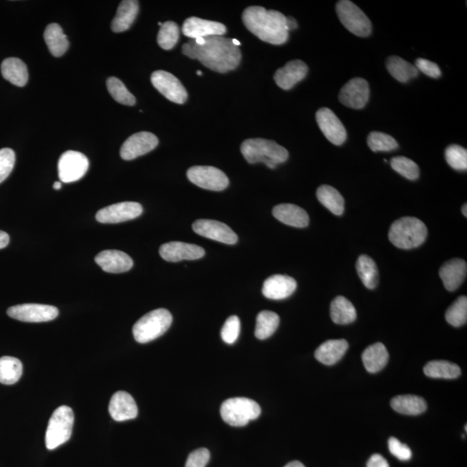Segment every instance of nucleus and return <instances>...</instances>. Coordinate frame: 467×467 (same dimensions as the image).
I'll list each match as a JSON object with an SVG mask.
<instances>
[{
  "label": "nucleus",
  "instance_id": "nucleus-1",
  "mask_svg": "<svg viewBox=\"0 0 467 467\" xmlns=\"http://www.w3.org/2000/svg\"><path fill=\"white\" fill-rule=\"evenodd\" d=\"M182 51L184 55L198 60L210 70L219 73L236 70L242 58L239 47L233 44L232 39L223 36L205 37L201 44L191 40L183 45Z\"/></svg>",
  "mask_w": 467,
  "mask_h": 467
},
{
  "label": "nucleus",
  "instance_id": "nucleus-2",
  "mask_svg": "<svg viewBox=\"0 0 467 467\" xmlns=\"http://www.w3.org/2000/svg\"><path fill=\"white\" fill-rule=\"evenodd\" d=\"M243 21L248 31L266 43L281 45L288 40L287 17L280 11L250 6L243 11Z\"/></svg>",
  "mask_w": 467,
  "mask_h": 467
},
{
  "label": "nucleus",
  "instance_id": "nucleus-3",
  "mask_svg": "<svg viewBox=\"0 0 467 467\" xmlns=\"http://www.w3.org/2000/svg\"><path fill=\"white\" fill-rule=\"evenodd\" d=\"M245 160L250 164L263 163L270 169L288 160V150L276 141L264 139H250L241 146Z\"/></svg>",
  "mask_w": 467,
  "mask_h": 467
},
{
  "label": "nucleus",
  "instance_id": "nucleus-4",
  "mask_svg": "<svg viewBox=\"0 0 467 467\" xmlns=\"http://www.w3.org/2000/svg\"><path fill=\"white\" fill-rule=\"evenodd\" d=\"M427 236V227L423 221L416 217H406L395 221L389 231L390 242L402 250H411L421 246Z\"/></svg>",
  "mask_w": 467,
  "mask_h": 467
},
{
  "label": "nucleus",
  "instance_id": "nucleus-5",
  "mask_svg": "<svg viewBox=\"0 0 467 467\" xmlns=\"http://www.w3.org/2000/svg\"><path fill=\"white\" fill-rule=\"evenodd\" d=\"M172 323L171 312L160 308L148 312L134 324L133 333L139 344H146L167 333Z\"/></svg>",
  "mask_w": 467,
  "mask_h": 467
},
{
  "label": "nucleus",
  "instance_id": "nucleus-6",
  "mask_svg": "<svg viewBox=\"0 0 467 467\" xmlns=\"http://www.w3.org/2000/svg\"><path fill=\"white\" fill-rule=\"evenodd\" d=\"M74 426V412L68 406L56 409L49 421L45 445L47 449L54 450L70 439Z\"/></svg>",
  "mask_w": 467,
  "mask_h": 467
},
{
  "label": "nucleus",
  "instance_id": "nucleus-7",
  "mask_svg": "<svg viewBox=\"0 0 467 467\" xmlns=\"http://www.w3.org/2000/svg\"><path fill=\"white\" fill-rule=\"evenodd\" d=\"M221 416L226 423L233 427H243L261 414L257 402L245 397L228 399L221 406Z\"/></svg>",
  "mask_w": 467,
  "mask_h": 467
},
{
  "label": "nucleus",
  "instance_id": "nucleus-8",
  "mask_svg": "<svg viewBox=\"0 0 467 467\" xmlns=\"http://www.w3.org/2000/svg\"><path fill=\"white\" fill-rule=\"evenodd\" d=\"M336 13L343 25L354 35L360 37L371 35V22L355 4L349 0H341L337 3Z\"/></svg>",
  "mask_w": 467,
  "mask_h": 467
},
{
  "label": "nucleus",
  "instance_id": "nucleus-9",
  "mask_svg": "<svg viewBox=\"0 0 467 467\" xmlns=\"http://www.w3.org/2000/svg\"><path fill=\"white\" fill-rule=\"evenodd\" d=\"M89 167V162L84 153L77 151H67L58 161V175L63 183H73L84 178Z\"/></svg>",
  "mask_w": 467,
  "mask_h": 467
},
{
  "label": "nucleus",
  "instance_id": "nucleus-10",
  "mask_svg": "<svg viewBox=\"0 0 467 467\" xmlns=\"http://www.w3.org/2000/svg\"><path fill=\"white\" fill-rule=\"evenodd\" d=\"M187 177L192 184L205 190L224 191L229 184L225 173L213 167L198 165L191 167L187 172Z\"/></svg>",
  "mask_w": 467,
  "mask_h": 467
},
{
  "label": "nucleus",
  "instance_id": "nucleus-11",
  "mask_svg": "<svg viewBox=\"0 0 467 467\" xmlns=\"http://www.w3.org/2000/svg\"><path fill=\"white\" fill-rule=\"evenodd\" d=\"M11 319L23 322L40 323L55 319L59 314L58 309L53 306L41 304H22L11 307L7 310Z\"/></svg>",
  "mask_w": 467,
  "mask_h": 467
},
{
  "label": "nucleus",
  "instance_id": "nucleus-12",
  "mask_svg": "<svg viewBox=\"0 0 467 467\" xmlns=\"http://www.w3.org/2000/svg\"><path fill=\"white\" fill-rule=\"evenodd\" d=\"M151 81L158 91L172 103H186L188 94L178 78L164 70H158L151 77Z\"/></svg>",
  "mask_w": 467,
  "mask_h": 467
},
{
  "label": "nucleus",
  "instance_id": "nucleus-13",
  "mask_svg": "<svg viewBox=\"0 0 467 467\" xmlns=\"http://www.w3.org/2000/svg\"><path fill=\"white\" fill-rule=\"evenodd\" d=\"M143 212L141 203L123 202L101 209L96 213V220L101 224H119L139 217Z\"/></svg>",
  "mask_w": 467,
  "mask_h": 467
},
{
  "label": "nucleus",
  "instance_id": "nucleus-14",
  "mask_svg": "<svg viewBox=\"0 0 467 467\" xmlns=\"http://www.w3.org/2000/svg\"><path fill=\"white\" fill-rule=\"evenodd\" d=\"M318 126L326 138L335 146L344 144L347 132L341 120L328 108H322L316 114Z\"/></svg>",
  "mask_w": 467,
  "mask_h": 467
},
{
  "label": "nucleus",
  "instance_id": "nucleus-15",
  "mask_svg": "<svg viewBox=\"0 0 467 467\" xmlns=\"http://www.w3.org/2000/svg\"><path fill=\"white\" fill-rule=\"evenodd\" d=\"M159 145V139L152 133L141 132L132 135L120 148V157L124 160H133L145 155Z\"/></svg>",
  "mask_w": 467,
  "mask_h": 467
},
{
  "label": "nucleus",
  "instance_id": "nucleus-16",
  "mask_svg": "<svg viewBox=\"0 0 467 467\" xmlns=\"http://www.w3.org/2000/svg\"><path fill=\"white\" fill-rule=\"evenodd\" d=\"M340 103L345 107L361 109L366 106L370 98V87L364 78H353L345 84L340 90Z\"/></svg>",
  "mask_w": 467,
  "mask_h": 467
},
{
  "label": "nucleus",
  "instance_id": "nucleus-17",
  "mask_svg": "<svg viewBox=\"0 0 467 467\" xmlns=\"http://www.w3.org/2000/svg\"><path fill=\"white\" fill-rule=\"evenodd\" d=\"M193 231L199 236L225 244L233 245L238 241V236L229 227L221 222L199 219L192 225Z\"/></svg>",
  "mask_w": 467,
  "mask_h": 467
},
{
  "label": "nucleus",
  "instance_id": "nucleus-18",
  "mask_svg": "<svg viewBox=\"0 0 467 467\" xmlns=\"http://www.w3.org/2000/svg\"><path fill=\"white\" fill-rule=\"evenodd\" d=\"M160 255L165 261L179 262L186 260H198L205 256V251L198 245L181 242H171L162 245Z\"/></svg>",
  "mask_w": 467,
  "mask_h": 467
},
{
  "label": "nucleus",
  "instance_id": "nucleus-19",
  "mask_svg": "<svg viewBox=\"0 0 467 467\" xmlns=\"http://www.w3.org/2000/svg\"><path fill=\"white\" fill-rule=\"evenodd\" d=\"M182 32L184 36L194 40L212 36H223L227 29L221 23L191 17L184 22Z\"/></svg>",
  "mask_w": 467,
  "mask_h": 467
},
{
  "label": "nucleus",
  "instance_id": "nucleus-20",
  "mask_svg": "<svg viewBox=\"0 0 467 467\" xmlns=\"http://www.w3.org/2000/svg\"><path fill=\"white\" fill-rule=\"evenodd\" d=\"M108 410L113 419L116 421L133 420L138 416L136 402L125 391H118L113 395Z\"/></svg>",
  "mask_w": 467,
  "mask_h": 467
},
{
  "label": "nucleus",
  "instance_id": "nucleus-21",
  "mask_svg": "<svg viewBox=\"0 0 467 467\" xmlns=\"http://www.w3.org/2000/svg\"><path fill=\"white\" fill-rule=\"evenodd\" d=\"M96 262L105 272L110 274L125 273L134 266L133 259L119 250H105L96 256Z\"/></svg>",
  "mask_w": 467,
  "mask_h": 467
},
{
  "label": "nucleus",
  "instance_id": "nucleus-22",
  "mask_svg": "<svg viewBox=\"0 0 467 467\" xmlns=\"http://www.w3.org/2000/svg\"><path fill=\"white\" fill-rule=\"evenodd\" d=\"M297 288V282L295 279L276 274L267 279L263 284L262 293L267 299L284 300L291 296Z\"/></svg>",
  "mask_w": 467,
  "mask_h": 467
},
{
  "label": "nucleus",
  "instance_id": "nucleus-23",
  "mask_svg": "<svg viewBox=\"0 0 467 467\" xmlns=\"http://www.w3.org/2000/svg\"><path fill=\"white\" fill-rule=\"evenodd\" d=\"M308 67L300 60L290 61L274 74V81L281 89L289 90L307 77Z\"/></svg>",
  "mask_w": 467,
  "mask_h": 467
},
{
  "label": "nucleus",
  "instance_id": "nucleus-24",
  "mask_svg": "<svg viewBox=\"0 0 467 467\" xmlns=\"http://www.w3.org/2000/svg\"><path fill=\"white\" fill-rule=\"evenodd\" d=\"M467 265L464 260L453 259L448 261L440 270L444 286L448 291L453 292L461 287L466 277Z\"/></svg>",
  "mask_w": 467,
  "mask_h": 467
},
{
  "label": "nucleus",
  "instance_id": "nucleus-25",
  "mask_svg": "<svg viewBox=\"0 0 467 467\" xmlns=\"http://www.w3.org/2000/svg\"><path fill=\"white\" fill-rule=\"evenodd\" d=\"M274 217L285 224L295 228L307 227L309 216L306 210L292 203H281L273 210Z\"/></svg>",
  "mask_w": 467,
  "mask_h": 467
},
{
  "label": "nucleus",
  "instance_id": "nucleus-26",
  "mask_svg": "<svg viewBox=\"0 0 467 467\" xmlns=\"http://www.w3.org/2000/svg\"><path fill=\"white\" fill-rule=\"evenodd\" d=\"M348 347V342L345 340H328L316 350L315 357L323 364L333 365L341 360Z\"/></svg>",
  "mask_w": 467,
  "mask_h": 467
},
{
  "label": "nucleus",
  "instance_id": "nucleus-27",
  "mask_svg": "<svg viewBox=\"0 0 467 467\" xmlns=\"http://www.w3.org/2000/svg\"><path fill=\"white\" fill-rule=\"evenodd\" d=\"M138 13V1L125 0L120 3L115 17L112 21V31L116 33L126 32L133 25Z\"/></svg>",
  "mask_w": 467,
  "mask_h": 467
},
{
  "label": "nucleus",
  "instance_id": "nucleus-28",
  "mask_svg": "<svg viewBox=\"0 0 467 467\" xmlns=\"http://www.w3.org/2000/svg\"><path fill=\"white\" fill-rule=\"evenodd\" d=\"M389 352L382 343H376L364 350L362 359L366 371L378 373L386 366L389 362Z\"/></svg>",
  "mask_w": 467,
  "mask_h": 467
},
{
  "label": "nucleus",
  "instance_id": "nucleus-29",
  "mask_svg": "<svg viewBox=\"0 0 467 467\" xmlns=\"http://www.w3.org/2000/svg\"><path fill=\"white\" fill-rule=\"evenodd\" d=\"M1 73L3 77L13 85L24 87L27 84L29 78L27 67L20 59L10 58L4 60L1 64Z\"/></svg>",
  "mask_w": 467,
  "mask_h": 467
},
{
  "label": "nucleus",
  "instance_id": "nucleus-30",
  "mask_svg": "<svg viewBox=\"0 0 467 467\" xmlns=\"http://www.w3.org/2000/svg\"><path fill=\"white\" fill-rule=\"evenodd\" d=\"M390 404L395 411L407 416H418L428 409L424 399L414 395H397L392 399Z\"/></svg>",
  "mask_w": 467,
  "mask_h": 467
},
{
  "label": "nucleus",
  "instance_id": "nucleus-31",
  "mask_svg": "<svg viewBox=\"0 0 467 467\" xmlns=\"http://www.w3.org/2000/svg\"><path fill=\"white\" fill-rule=\"evenodd\" d=\"M44 41L47 44L51 53L59 58L65 54L69 49L70 43L67 36L63 33L61 26L58 24L49 25L44 31Z\"/></svg>",
  "mask_w": 467,
  "mask_h": 467
},
{
  "label": "nucleus",
  "instance_id": "nucleus-32",
  "mask_svg": "<svg viewBox=\"0 0 467 467\" xmlns=\"http://www.w3.org/2000/svg\"><path fill=\"white\" fill-rule=\"evenodd\" d=\"M331 318L338 325H348L357 319L356 309L345 297L338 296L331 304Z\"/></svg>",
  "mask_w": 467,
  "mask_h": 467
},
{
  "label": "nucleus",
  "instance_id": "nucleus-33",
  "mask_svg": "<svg viewBox=\"0 0 467 467\" xmlns=\"http://www.w3.org/2000/svg\"><path fill=\"white\" fill-rule=\"evenodd\" d=\"M386 67L395 80L404 84L416 77L419 74L416 66L397 56H390L387 59Z\"/></svg>",
  "mask_w": 467,
  "mask_h": 467
},
{
  "label": "nucleus",
  "instance_id": "nucleus-34",
  "mask_svg": "<svg viewBox=\"0 0 467 467\" xmlns=\"http://www.w3.org/2000/svg\"><path fill=\"white\" fill-rule=\"evenodd\" d=\"M317 198L319 201L325 206L327 210L336 216H341L345 212V199L340 191L334 187L324 184L317 190Z\"/></svg>",
  "mask_w": 467,
  "mask_h": 467
},
{
  "label": "nucleus",
  "instance_id": "nucleus-35",
  "mask_svg": "<svg viewBox=\"0 0 467 467\" xmlns=\"http://www.w3.org/2000/svg\"><path fill=\"white\" fill-rule=\"evenodd\" d=\"M423 371L425 375L431 378L454 379L461 374L459 365L444 360L429 362Z\"/></svg>",
  "mask_w": 467,
  "mask_h": 467
},
{
  "label": "nucleus",
  "instance_id": "nucleus-36",
  "mask_svg": "<svg viewBox=\"0 0 467 467\" xmlns=\"http://www.w3.org/2000/svg\"><path fill=\"white\" fill-rule=\"evenodd\" d=\"M357 271L365 287L374 289L378 284V269L373 259L366 255L359 256Z\"/></svg>",
  "mask_w": 467,
  "mask_h": 467
},
{
  "label": "nucleus",
  "instance_id": "nucleus-37",
  "mask_svg": "<svg viewBox=\"0 0 467 467\" xmlns=\"http://www.w3.org/2000/svg\"><path fill=\"white\" fill-rule=\"evenodd\" d=\"M23 374L20 360L13 357H0V383L13 385L18 382Z\"/></svg>",
  "mask_w": 467,
  "mask_h": 467
},
{
  "label": "nucleus",
  "instance_id": "nucleus-38",
  "mask_svg": "<svg viewBox=\"0 0 467 467\" xmlns=\"http://www.w3.org/2000/svg\"><path fill=\"white\" fill-rule=\"evenodd\" d=\"M280 324V317L276 312L262 311L256 319L255 337L259 340H267L276 333Z\"/></svg>",
  "mask_w": 467,
  "mask_h": 467
},
{
  "label": "nucleus",
  "instance_id": "nucleus-39",
  "mask_svg": "<svg viewBox=\"0 0 467 467\" xmlns=\"http://www.w3.org/2000/svg\"><path fill=\"white\" fill-rule=\"evenodd\" d=\"M179 39V27L175 22L168 21L160 26L158 34V44L165 51H170L175 47Z\"/></svg>",
  "mask_w": 467,
  "mask_h": 467
},
{
  "label": "nucleus",
  "instance_id": "nucleus-40",
  "mask_svg": "<svg viewBox=\"0 0 467 467\" xmlns=\"http://www.w3.org/2000/svg\"><path fill=\"white\" fill-rule=\"evenodd\" d=\"M107 87L109 93L117 103L127 105V106H134L136 103L135 97L128 91L127 87L120 79L116 77L108 78Z\"/></svg>",
  "mask_w": 467,
  "mask_h": 467
},
{
  "label": "nucleus",
  "instance_id": "nucleus-41",
  "mask_svg": "<svg viewBox=\"0 0 467 467\" xmlns=\"http://www.w3.org/2000/svg\"><path fill=\"white\" fill-rule=\"evenodd\" d=\"M446 319L448 324L454 327L466 325L467 321V298L461 296L447 309Z\"/></svg>",
  "mask_w": 467,
  "mask_h": 467
},
{
  "label": "nucleus",
  "instance_id": "nucleus-42",
  "mask_svg": "<svg viewBox=\"0 0 467 467\" xmlns=\"http://www.w3.org/2000/svg\"><path fill=\"white\" fill-rule=\"evenodd\" d=\"M369 148L373 152H390L398 148V143L389 134L381 132H372L367 139Z\"/></svg>",
  "mask_w": 467,
  "mask_h": 467
},
{
  "label": "nucleus",
  "instance_id": "nucleus-43",
  "mask_svg": "<svg viewBox=\"0 0 467 467\" xmlns=\"http://www.w3.org/2000/svg\"><path fill=\"white\" fill-rule=\"evenodd\" d=\"M391 167L399 174L409 180H416L420 176V169L416 162L404 156L393 158L390 161Z\"/></svg>",
  "mask_w": 467,
  "mask_h": 467
},
{
  "label": "nucleus",
  "instance_id": "nucleus-44",
  "mask_svg": "<svg viewBox=\"0 0 467 467\" xmlns=\"http://www.w3.org/2000/svg\"><path fill=\"white\" fill-rule=\"evenodd\" d=\"M447 164L454 170L466 171L467 169V151L462 146L452 145L445 151Z\"/></svg>",
  "mask_w": 467,
  "mask_h": 467
},
{
  "label": "nucleus",
  "instance_id": "nucleus-45",
  "mask_svg": "<svg viewBox=\"0 0 467 467\" xmlns=\"http://www.w3.org/2000/svg\"><path fill=\"white\" fill-rule=\"evenodd\" d=\"M241 329L240 319L237 316H231L224 323L221 331V337L225 343L232 345L239 337Z\"/></svg>",
  "mask_w": 467,
  "mask_h": 467
},
{
  "label": "nucleus",
  "instance_id": "nucleus-46",
  "mask_svg": "<svg viewBox=\"0 0 467 467\" xmlns=\"http://www.w3.org/2000/svg\"><path fill=\"white\" fill-rule=\"evenodd\" d=\"M16 155L10 148L0 149V184L8 178L13 172Z\"/></svg>",
  "mask_w": 467,
  "mask_h": 467
},
{
  "label": "nucleus",
  "instance_id": "nucleus-47",
  "mask_svg": "<svg viewBox=\"0 0 467 467\" xmlns=\"http://www.w3.org/2000/svg\"><path fill=\"white\" fill-rule=\"evenodd\" d=\"M389 449L391 454L400 461H409L412 457V452L410 448L395 437H391L389 440Z\"/></svg>",
  "mask_w": 467,
  "mask_h": 467
},
{
  "label": "nucleus",
  "instance_id": "nucleus-48",
  "mask_svg": "<svg viewBox=\"0 0 467 467\" xmlns=\"http://www.w3.org/2000/svg\"><path fill=\"white\" fill-rule=\"evenodd\" d=\"M210 454L206 448H199L190 454L186 467H205L210 461Z\"/></svg>",
  "mask_w": 467,
  "mask_h": 467
},
{
  "label": "nucleus",
  "instance_id": "nucleus-49",
  "mask_svg": "<svg viewBox=\"0 0 467 467\" xmlns=\"http://www.w3.org/2000/svg\"><path fill=\"white\" fill-rule=\"evenodd\" d=\"M414 66H416L418 71H421L429 77L437 79L442 77V70H440L439 66L436 63L429 61V60L418 58Z\"/></svg>",
  "mask_w": 467,
  "mask_h": 467
},
{
  "label": "nucleus",
  "instance_id": "nucleus-50",
  "mask_svg": "<svg viewBox=\"0 0 467 467\" xmlns=\"http://www.w3.org/2000/svg\"><path fill=\"white\" fill-rule=\"evenodd\" d=\"M367 467H390V465L382 455L373 454L367 462Z\"/></svg>",
  "mask_w": 467,
  "mask_h": 467
},
{
  "label": "nucleus",
  "instance_id": "nucleus-51",
  "mask_svg": "<svg viewBox=\"0 0 467 467\" xmlns=\"http://www.w3.org/2000/svg\"><path fill=\"white\" fill-rule=\"evenodd\" d=\"M10 236L8 234L0 231V250L5 248L9 244Z\"/></svg>",
  "mask_w": 467,
  "mask_h": 467
},
{
  "label": "nucleus",
  "instance_id": "nucleus-52",
  "mask_svg": "<svg viewBox=\"0 0 467 467\" xmlns=\"http://www.w3.org/2000/svg\"><path fill=\"white\" fill-rule=\"evenodd\" d=\"M287 25L289 32L296 29L298 26L296 20L292 17L287 18Z\"/></svg>",
  "mask_w": 467,
  "mask_h": 467
},
{
  "label": "nucleus",
  "instance_id": "nucleus-53",
  "mask_svg": "<svg viewBox=\"0 0 467 467\" xmlns=\"http://www.w3.org/2000/svg\"><path fill=\"white\" fill-rule=\"evenodd\" d=\"M284 467H306L300 461H292L288 463V465H286Z\"/></svg>",
  "mask_w": 467,
  "mask_h": 467
},
{
  "label": "nucleus",
  "instance_id": "nucleus-54",
  "mask_svg": "<svg viewBox=\"0 0 467 467\" xmlns=\"http://www.w3.org/2000/svg\"><path fill=\"white\" fill-rule=\"evenodd\" d=\"M53 188L55 190H60L62 188V183L61 182H55L53 184Z\"/></svg>",
  "mask_w": 467,
  "mask_h": 467
},
{
  "label": "nucleus",
  "instance_id": "nucleus-55",
  "mask_svg": "<svg viewBox=\"0 0 467 467\" xmlns=\"http://www.w3.org/2000/svg\"><path fill=\"white\" fill-rule=\"evenodd\" d=\"M467 205L466 203L464 205V206L462 207V214L464 215L465 217H467Z\"/></svg>",
  "mask_w": 467,
  "mask_h": 467
},
{
  "label": "nucleus",
  "instance_id": "nucleus-56",
  "mask_svg": "<svg viewBox=\"0 0 467 467\" xmlns=\"http://www.w3.org/2000/svg\"><path fill=\"white\" fill-rule=\"evenodd\" d=\"M232 42H233V44H235L236 46H237V47H238L239 45H241V43L239 42L238 40L233 39V40H232Z\"/></svg>",
  "mask_w": 467,
  "mask_h": 467
},
{
  "label": "nucleus",
  "instance_id": "nucleus-57",
  "mask_svg": "<svg viewBox=\"0 0 467 467\" xmlns=\"http://www.w3.org/2000/svg\"><path fill=\"white\" fill-rule=\"evenodd\" d=\"M197 74H198V75H202V72H201V71H199V70L198 71Z\"/></svg>",
  "mask_w": 467,
  "mask_h": 467
}]
</instances>
